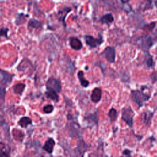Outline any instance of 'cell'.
<instances>
[{
  "label": "cell",
  "mask_w": 157,
  "mask_h": 157,
  "mask_svg": "<svg viewBox=\"0 0 157 157\" xmlns=\"http://www.w3.org/2000/svg\"><path fill=\"white\" fill-rule=\"evenodd\" d=\"M150 98V96L140 90H132L131 92V99L139 107H142L145 102Z\"/></svg>",
  "instance_id": "cell-1"
},
{
  "label": "cell",
  "mask_w": 157,
  "mask_h": 157,
  "mask_svg": "<svg viewBox=\"0 0 157 157\" xmlns=\"http://www.w3.org/2000/svg\"><path fill=\"white\" fill-rule=\"evenodd\" d=\"M134 44L140 48L145 52H147V50L153 45V40L150 36L142 35L135 39Z\"/></svg>",
  "instance_id": "cell-2"
},
{
  "label": "cell",
  "mask_w": 157,
  "mask_h": 157,
  "mask_svg": "<svg viewBox=\"0 0 157 157\" xmlns=\"http://www.w3.org/2000/svg\"><path fill=\"white\" fill-rule=\"evenodd\" d=\"M134 115V112L131 107H123L122 109L121 118L130 128L133 126Z\"/></svg>",
  "instance_id": "cell-3"
},
{
  "label": "cell",
  "mask_w": 157,
  "mask_h": 157,
  "mask_svg": "<svg viewBox=\"0 0 157 157\" xmlns=\"http://www.w3.org/2000/svg\"><path fill=\"white\" fill-rule=\"evenodd\" d=\"M69 134L74 139L82 138V131L80 126L75 122H71L69 124Z\"/></svg>",
  "instance_id": "cell-4"
},
{
  "label": "cell",
  "mask_w": 157,
  "mask_h": 157,
  "mask_svg": "<svg viewBox=\"0 0 157 157\" xmlns=\"http://www.w3.org/2000/svg\"><path fill=\"white\" fill-rule=\"evenodd\" d=\"M46 87L47 90H51L56 93H60L61 91L60 81L53 77H50L47 80L46 82Z\"/></svg>",
  "instance_id": "cell-5"
},
{
  "label": "cell",
  "mask_w": 157,
  "mask_h": 157,
  "mask_svg": "<svg viewBox=\"0 0 157 157\" xmlns=\"http://www.w3.org/2000/svg\"><path fill=\"white\" fill-rule=\"evenodd\" d=\"M13 75L6 71L0 70V85L2 87L7 86L12 80Z\"/></svg>",
  "instance_id": "cell-6"
},
{
  "label": "cell",
  "mask_w": 157,
  "mask_h": 157,
  "mask_svg": "<svg viewBox=\"0 0 157 157\" xmlns=\"http://www.w3.org/2000/svg\"><path fill=\"white\" fill-rule=\"evenodd\" d=\"M89 148V145L83 140V139H80L77 145L75 148L76 155L78 157H83L85 153L87 151Z\"/></svg>",
  "instance_id": "cell-7"
},
{
  "label": "cell",
  "mask_w": 157,
  "mask_h": 157,
  "mask_svg": "<svg viewBox=\"0 0 157 157\" xmlns=\"http://www.w3.org/2000/svg\"><path fill=\"white\" fill-rule=\"evenodd\" d=\"M102 55L107 59L108 62L113 63L115 60V48L112 47H106L102 53Z\"/></svg>",
  "instance_id": "cell-8"
},
{
  "label": "cell",
  "mask_w": 157,
  "mask_h": 157,
  "mask_svg": "<svg viewBox=\"0 0 157 157\" xmlns=\"http://www.w3.org/2000/svg\"><path fill=\"white\" fill-rule=\"evenodd\" d=\"M85 40L86 44L92 48L97 47L98 46L100 45L103 42V40L101 36L98 39H96L91 36H86L85 37Z\"/></svg>",
  "instance_id": "cell-9"
},
{
  "label": "cell",
  "mask_w": 157,
  "mask_h": 157,
  "mask_svg": "<svg viewBox=\"0 0 157 157\" xmlns=\"http://www.w3.org/2000/svg\"><path fill=\"white\" fill-rule=\"evenodd\" d=\"M155 112L145 111L141 115L142 121L145 127H148L150 126L153 117L154 115Z\"/></svg>",
  "instance_id": "cell-10"
},
{
  "label": "cell",
  "mask_w": 157,
  "mask_h": 157,
  "mask_svg": "<svg viewBox=\"0 0 157 157\" xmlns=\"http://www.w3.org/2000/svg\"><path fill=\"white\" fill-rule=\"evenodd\" d=\"M102 97V90L99 88H95L92 91L91 94V100L94 103H98L100 101Z\"/></svg>",
  "instance_id": "cell-11"
},
{
  "label": "cell",
  "mask_w": 157,
  "mask_h": 157,
  "mask_svg": "<svg viewBox=\"0 0 157 157\" xmlns=\"http://www.w3.org/2000/svg\"><path fill=\"white\" fill-rule=\"evenodd\" d=\"M10 147L2 142H0V157H10Z\"/></svg>",
  "instance_id": "cell-12"
},
{
  "label": "cell",
  "mask_w": 157,
  "mask_h": 157,
  "mask_svg": "<svg viewBox=\"0 0 157 157\" xmlns=\"http://www.w3.org/2000/svg\"><path fill=\"white\" fill-rule=\"evenodd\" d=\"M71 47L75 50H79L82 48V44L80 40L75 37H71L69 40Z\"/></svg>",
  "instance_id": "cell-13"
},
{
  "label": "cell",
  "mask_w": 157,
  "mask_h": 157,
  "mask_svg": "<svg viewBox=\"0 0 157 157\" xmlns=\"http://www.w3.org/2000/svg\"><path fill=\"white\" fill-rule=\"evenodd\" d=\"M55 145V142L52 138H49L45 143L43 149L48 153H52L53 150V147Z\"/></svg>",
  "instance_id": "cell-14"
},
{
  "label": "cell",
  "mask_w": 157,
  "mask_h": 157,
  "mask_svg": "<svg viewBox=\"0 0 157 157\" xmlns=\"http://www.w3.org/2000/svg\"><path fill=\"white\" fill-rule=\"evenodd\" d=\"M71 10V9L69 7H65L60 10L58 11V17L59 18V20L63 23L64 26H66V23H65V18L66 15L69 13V12H70Z\"/></svg>",
  "instance_id": "cell-15"
},
{
  "label": "cell",
  "mask_w": 157,
  "mask_h": 157,
  "mask_svg": "<svg viewBox=\"0 0 157 157\" xmlns=\"http://www.w3.org/2000/svg\"><path fill=\"white\" fill-rule=\"evenodd\" d=\"M48 91L45 93L46 96L47 98H50V99L54 101L55 102H58L59 100V97L56 92L51 90H47Z\"/></svg>",
  "instance_id": "cell-16"
},
{
  "label": "cell",
  "mask_w": 157,
  "mask_h": 157,
  "mask_svg": "<svg viewBox=\"0 0 157 157\" xmlns=\"http://www.w3.org/2000/svg\"><path fill=\"white\" fill-rule=\"evenodd\" d=\"M32 123V120L28 117H22L18 121V124L22 128H26L28 125L31 124Z\"/></svg>",
  "instance_id": "cell-17"
},
{
  "label": "cell",
  "mask_w": 157,
  "mask_h": 157,
  "mask_svg": "<svg viewBox=\"0 0 157 157\" xmlns=\"http://www.w3.org/2000/svg\"><path fill=\"white\" fill-rule=\"evenodd\" d=\"M114 20L113 17L111 13H107L104 15H103L101 18L100 19V21L102 23H105V24H110Z\"/></svg>",
  "instance_id": "cell-18"
},
{
  "label": "cell",
  "mask_w": 157,
  "mask_h": 157,
  "mask_svg": "<svg viewBox=\"0 0 157 157\" xmlns=\"http://www.w3.org/2000/svg\"><path fill=\"white\" fill-rule=\"evenodd\" d=\"M77 75H78V79L80 80V84L82 85V86L83 87H87L89 85V82L84 78L83 72L82 71H80L78 72Z\"/></svg>",
  "instance_id": "cell-19"
},
{
  "label": "cell",
  "mask_w": 157,
  "mask_h": 157,
  "mask_svg": "<svg viewBox=\"0 0 157 157\" xmlns=\"http://www.w3.org/2000/svg\"><path fill=\"white\" fill-rule=\"evenodd\" d=\"M108 117L112 123L115 121L118 117V112L114 108H111L108 113Z\"/></svg>",
  "instance_id": "cell-20"
},
{
  "label": "cell",
  "mask_w": 157,
  "mask_h": 157,
  "mask_svg": "<svg viewBox=\"0 0 157 157\" xmlns=\"http://www.w3.org/2000/svg\"><path fill=\"white\" fill-rule=\"evenodd\" d=\"M85 120H86L88 123H93L94 124H98V116H97V113L94 112V113L93 114H90L88 115H86L85 117Z\"/></svg>",
  "instance_id": "cell-21"
},
{
  "label": "cell",
  "mask_w": 157,
  "mask_h": 157,
  "mask_svg": "<svg viewBox=\"0 0 157 157\" xmlns=\"http://www.w3.org/2000/svg\"><path fill=\"white\" fill-rule=\"evenodd\" d=\"M42 26V23L40 21L34 18L31 19L28 22V27H31L33 28L39 29L41 28Z\"/></svg>",
  "instance_id": "cell-22"
},
{
  "label": "cell",
  "mask_w": 157,
  "mask_h": 157,
  "mask_svg": "<svg viewBox=\"0 0 157 157\" xmlns=\"http://www.w3.org/2000/svg\"><path fill=\"white\" fill-rule=\"evenodd\" d=\"M25 88V85L23 83H18L13 86V90L15 94L21 95Z\"/></svg>",
  "instance_id": "cell-23"
},
{
  "label": "cell",
  "mask_w": 157,
  "mask_h": 157,
  "mask_svg": "<svg viewBox=\"0 0 157 157\" xmlns=\"http://www.w3.org/2000/svg\"><path fill=\"white\" fill-rule=\"evenodd\" d=\"M146 58H145V61H146V63L148 66V67H152L154 66V62L153 61L152 57L150 56V55H149L148 53L146 54L145 55Z\"/></svg>",
  "instance_id": "cell-24"
},
{
  "label": "cell",
  "mask_w": 157,
  "mask_h": 157,
  "mask_svg": "<svg viewBox=\"0 0 157 157\" xmlns=\"http://www.w3.org/2000/svg\"><path fill=\"white\" fill-rule=\"evenodd\" d=\"M6 95V88L2 86H0V102L2 104L4 102Z\"/></svg>",
  "instance_id": "cell-25"
},
{
  "label": "cell",
  "mask_w": 157,
  "mask_h": 157,
  "mask_svg": "<svg viewBox=\"0 0 157 157\" xmlns=\"http://www.w3.org/2000/svg\"><path fill=\"white\" fill-rule=\"evenodd\" d=\"M23 20H26V17H25V15L23 13L21 14H20L18 15V17L17 18V20H16V23L17 25H21V24H23L25 21Z\"/></svg>",
  "instance_id": "cell-26"
},
{
  "label": "cell",
  "mask_w": 157,
  "mask_h": 157,
  "mask_svg": "<svg viewBox=\"0 0 157 157\" xmlns=\"http://www.w3.org/2000/svg\"><path fill=\"white\" fill-rule=\"evenodd\" d=\"M53 110V106L51 104H48L45 106L43 108V111L45 113H50Z\"/></svg>",
  "instance_id": "cell-27"
},
{
  "label": "cell",
  "mask_w": 157,
  "mask_h": 157,
  "mask_svg": "<svg viewBox=\"0 0 157 157\" xmlns=\"http://www.w3.org/2000/svg\"><path fill=\"white\" fill-rule=\"evenodd\" d=\"M9 31L8 28H3L0 29V37L3 36L5 37H7V32Z\"/></svg>",
  "instance_id": "cell-28"
},
{
  "label": "cell",
  "mask_w": 157,
  "mask_h": 157,
  "mask_svg": "<svg viewBox=\"0 0 157 157\" xmlns=\"http://www.w3.org/2000/svg\"><path fill=\"white\" fill-rule=\"evenodd\" d=\"M123 155L124 157H131V151L128 149H125L123 151Z\"/></svg>",
  "instance_id": "cell-29"
},
{
  "label": "cell",
  "mask_w": 157,
  "mask_h": 157,
  "mask_svg": "<svg viewBox=\"0 0 157 157\" xmlns=\"http://www.w3.org/2000/svg\"><path fill=\"white\" fill-rule=\"evenodd\" d=\"M123 4H126V3H127L129 0H120Z\"/></svg>",
  "instance_id": "cell-30"
}]
</instances>
